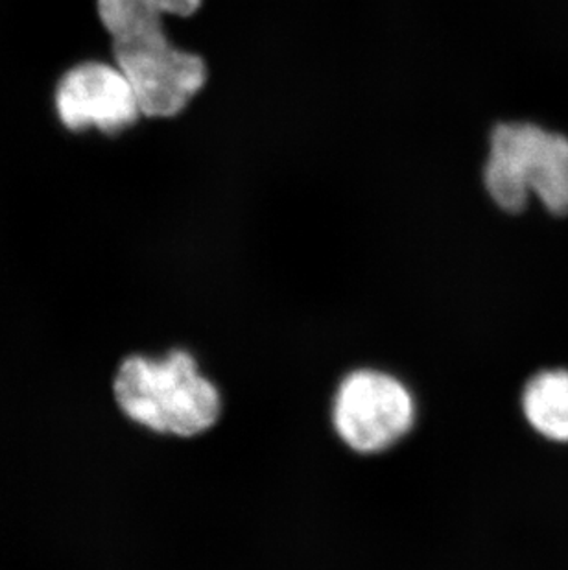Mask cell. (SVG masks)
<instances>
[{
  "mask_svg": "<svg viewBox=\"0 0 568 570\" xmlns=\"http://www.w3.org/2000/svg\"><path fill=\"white\" fill-rule=\"evenodd\" d=\"M114 393L128 420L157 434L199 436L221 417V393L188 351L128 356L115 375Z\"/></svg>",
  "mask_w": 568,
  "mask_h": 570,
  "instance_id": "obj_1",
  "label": "cell"
},
{
  "mask_svg": "<svg viewBox=\"0 0 568 570\" xmlns=\"http://www.w3.org/2000/svg\"><path fill=\"white\" fill-rule=\"evenodd\" d=\"M483 184L506 213L537 196L548 213L568 215V137L530 122H506L491 134Z\"/></svg>",
  "mask_w": 568,
  "mask_h": 570,
  "instance_id": "obj_2",
  "label": "cell"
},
{
  "mask_svg": "<svg viewBox=\"0 0 568 570\" xmlns=\"http://www.w3.org/2000/svg\"><path fill=\"white\" fill-rule=\"evenodd\" d=\"M111 50L145 117L167 119L182 114L207 81L205 61L172 45L165 27L114 39Z\"/></svg>",
  "mask_w": 568,
  "mask_h": 570,
  "instance_id": "obj_3",
  "label": "cell"
},
{
  "mask_svg": "<svg viewBox=\"0 0 568 570\" xmlns=\"http://www.w3.org/2000/svg\"><path fill=\"white\" fill-rule=\"evenodd\" d=\"M333 421L345 445L362 454H375L407 436L415 421V404L398 379L359 370L340 384Z\"/></svg>",
  "mask_w": 568,
  "mask_h": 570,
  "instance_id": "obj_4",
  "label": "cell"
},
{
  "mask_svg": "<svg viewBox=\"0 0 568 570\" xmlns=\"http://www.w3.org/2000/svg\"><path fill=\"white\" fill-rule=\"evenodd\" d=\"M56 111L72 131L97 128L104 134L123 131L143 115L123 70L100 61L76 65L61 78L56 89Z\"/></svg>",
  "mask_w": 568,
  "mask_h": 570,
  "instance_id": "obj_5",
  "label": "cell"
},
{
  "mask_svg": "<svg viewBox=\"0 0 568 570\" xmlns=\"http://www.w3.org/2000/svg\"><path fill=\"white\" fill-rule=\"evenodd\" d=\"M531 429L550 442L568 443V370L537 373L522 392Z\"/></svg>",
  "mask_w": 568,
  "mask_h": 570,
  "instance_id": "obj_6",
  "label": "cell"
},
{
  "mask_svg": "<svg viewBox=\"0 0 568 570\" xmlns=\"http://www.w3.org/2000/svg\"><path fill=\"white\" fill-rule=\"evenodd\" d=\"M202 0H97L98 17L111 39L163 27L165 17H188Z\"/></svg>",
  "mask_w": 568,
  "mask_h": 570,
  "instance_id": "obj_7",
  "label": "cell"
}]
</instances>
